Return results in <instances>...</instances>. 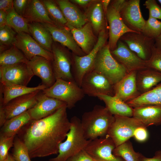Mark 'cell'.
I'll list each match as a JSON object with an SVG mask.
<instances>
[{
	"label": "cell",
	"mask_w": 161,
	"mask_h": 161,
	"mask_svg": "<svg viewBox=\"0 0 161 161\" xmlns=\"http://www.w3.org/2000/svg\"><path fill=\"white\" fill-rule=\"evenodd\" d=\"M67 109L65 106L46 117L31 120L17 135L27 146L30 159L58 153L71 126Z\"/></svg>",
	"instance_id": "6da1fadb"
},
{
	"label": "cell",
	"mask_w": 161,
	"mask_h": 161,
	"mask_svg": "<svg viewBox=\"0 0 161 161\" xmlns=\"http://www.w3.org/2000/svg\"><path fill=\"white\" fill-rule=\"evenodd\" d=\"M114 120V115L106 107L95 105L84 112L80 120L85 138L92 140L106 136Z\"/></svg>",
	"instance_id": "7a4b0ae2"
},
{
	"label": "cell",
	"mask_w": 161,
	"mask_h": 161,
	"mask_svg": "<svg viewBox=\"0 0 161 161\" xmlns=\"http://www.w3.org/2000/svg\"><path fill=\"white\" fill-rule=\"evenodd\" d=\"M71 126L65 141L59 146L58 155L49 161H66L70 157L84 150L91 140L85 138L81 120L74 116L70 120Z\"/></svg>",
	"instance_id": "3957f363"
},
{
	"label": "cell",
	"mask_w": 161,
	"mask_h": 161,
	"mask_svg": "<svg viewBox=\"0 0 161 161\" xmlns=\"http://www.w3.org/2000/svg\"><path fill=\"white\" fill-rule=\"evenodd\" d=\"M93 70L105 77L113 85L128 73L112 55L108 44L98 52Z\"/></svg>",
	"instance_id": "277c9868"
},
{
	"label": "cell",
	"mask_w": 161,
	"mask_h": 161,
	"mask_svg": "<svg viewBox=\"0 0 161 161\" xmlns=\"http://www.w3.org/2000/svg\"><path fill=\"white\" fill-rule=\"evenodd\" d=\"M107 37V32L105 29H104L99 32L97 41L89 53L83 56L74 54L72 55V73L75 82L80 87L84 76L93 69L97 55L106 45Z\"/></svg>",
	"instance_id": "5b68a950"
},
{
	"label": "cell",
	"mask_w": 161,
	"mask_h": 161,
	"mask_svg": "<svg viewBox=\"0 0 161 161\" xmlns=\"http://www.w3.org/2000/svg\"><path fill=\"white\" fill-rule=\"evenodd\" d=\"M47 95L65 103L67 108H73L85 94L75 81H67L57 79L51 87L42 90Z\"/></svg>",
	"instance_id": "8992f818"
},
{
	"label": "cell",
	"mask_w": 161,
	"mask_h": 161,
	"mask_svg": "<svg viewBox=\"0 0 161 161\" xmlns=\"http://www.w3.org/2000/svg\"><path fill=\"white\" fill-rule=\"evenodd\" d=\"M114 116V121L107 135L112 140L116 147L133 137L137 127L145 126L141 122L133 117Z\"/></svg>",
	"instance_id": "52a82bcc"
},
{
	"label": "cell",
	"mask_w": 161,
	"mask_h": 161,
	"mask_svg": "<svg viewBox=\"0 0 161 161\" xmlns=\"http://www.w3.org/2000/svg\"><path fill=\"white\" fill-rule=\"evenodd\" d=\"M80 88L85 95L97 97L101 94L114 95V85L104 76L92 70L86 74Z\"/></svg>",
	"instance_id": "ba28073f"
},
{
	"label": "cell",
	"mask_w": 161,
	"mask_h": 161,
	"mask_svg": "<svg viewBox=\"0 0 161 161\" xmlns=\"http://www.w3.org/2000/svg\"><path fill=\"white\" fill-rule=\"evenodd\" d=\"M115 147L112 140L106 135L91 140L84 150L94 161H124L113 154Z\"/></svg>",
	"instance_id": "9c48e42d"
},
{
	"label": "cell",
	"mask_w": 161,
	"mask_h": 161,
	"mask_svg": "<svg viewBox=\"0 0 161 161\" xmlns=\"http://www.w3.org/2000/svg\"><path fill=\"white\" fill-rule=\"evenodd\" d=\"M52 52L53 56L52 63L56 79L75 81L72 72V58L69 52L63 47L53 42Z\"/></svg>",
	"instance_id": "30bf717a"
},
{
	"label": "cell",
	"mask_w": 161,
	"mask_h": 161,
	"mask_svg": "<svg viewBox=\"0 0 161 161\" xmlns=\"http://www.w3.org/2000/svg\"><path fill=\"white\" fill-rule=\"evenodd\" d=\"M27 64L0 66V82L27 86L34 76Z\"/></svg>",
	"instance_id": "8fae6325"
},
{
	"label": "cell",
	"mask_w": 161,
	"mask_h": 161,
	"mask_svg": "<svg viewBox=\"0 0 161 161\" xmlns=\"http://www.w3.org/2000/svg\"><path fill=\"white\" fill-rule=\"evenodd\" d=\"M120 40L142 59L147 61L150 58L154 39L142 32H130L124 34Z\"/></svg>",
	"instance_id": "7c38bea8"
},
{
	"label": "cell",
	"mask_w": 161,
	"mask_h": 161,
	"mask_svg": "<svg viewBox=\"0 0 161 161\" xmlns=\"http://www.w3.org/2000/svg\"><path fill=\"white\" fill-rule=\"evenodd\" d=\"M12 45L21 50L29 61L37 56L43 57L51 62L53 60L52 52L43 48L27 33H17Z\"/></svg>",
	"instance_id": "4fadbf2b"
},
{
	"label": "cell",
	"mask_w": 161,
	"mask_h": 161,
	"mask_svg": "<svg viewBox=\"0 0 161 161\" xmlns=\"http://www.w3.org/2000/svg\"><path fill=\"white\" fill-rule=\"evenodd\" d=\"M114 58L122 65L128 72L147 68L146 61L139 57L127 45L119 40L116 48L111 51Z\"/></svg>",
	"instance_id": "5bb4252c"
},
{
	"label": "cell",
	"mask_w": 161,
	"mask_h": 161,
	"mask_svg": "<svg viewBox=\"0 0 161 161\" xmlns=\"http://www.w3.org/2000/svg\"><path fill=\"white\" fill-rule=\"evenodd\" d=\"M106 14L109 24L108 44L112 51L116 48L118 41L124 34L130 32H137L131 30L125 24L120 12L111 5L109 6Z\"/></svg>",
	"instance_id": "9a60e30c"
},
{
	"label": "cell",
	"mask_w": 161,
	"mask_h": 161,
	"mask_svg": "<svg viewBox=\"0 0 161 161\" xmlns=\"http://www.w3.org/2000/svg\"><path fill=\"white\" fill-rule=\"evenodd\" d=\"M37 100L36 105L27 111L31 120H37L44 118L61 107L67 106L65 103L47 95L42 90L38 93Z\"/></svg>",
	"instance_id": "2e32d148"
},
{
	"label": "cell",
	"mask_w": 161,
	"mask_h": 161,
	"mask_svg": "<svg viewBox=\"0 0 161 161\" xmlns=\"http://www.w3.org/2000/svg\"><path fill=\"white\" fill-rule=\"evenodd\" d=\"M140 3V0H127L120 13L123 22L129 28L141 32L145 20L142 16Z\"/></svg>",
	"instance_id": "e0dca14e"
},
{
	"label": "cell",
	"mask_w": 161,
	"mask_h": 161,
	"mask_svg": "<svg viewBox=\"0 0 161 161\" xmlns=\"http://www.w3.org/2000/svg\"><path fill=\"white\" fill-rule=\"evenodd\" d=\"M41 91L18 97L4 105L7 120L20 115L34 107L37 103V97Z\"/></svg>",
	"instance_id": "ac0fdd59"
},
{
	"label": "cell",
	"mask_w": 161,
	"mask_h": 161,
	"mask_svg": "<svg viewBox=\"0 0 161 161\" xmlns=\"http://www.w3.org/2000/svg\"><path fill=\"white\" fill-rule=\"evenodd\" d=\"M137 72L134 71L128 73L114 85V95L127 103L141 95L137 86Z\"/></svg>",
	"instance_id": "d6986e66"
},
{
	"label": "cell",
	"mask_w": 161,
	"mask_h": 161,
	"mask_svg": "<svg viewBox=\"0 0 161 161\" xmlns=\"http://www.w3.org/2000/svg\"><path fill=\"white\" fill-rule=\"evenodd\" d=\"M34 75L41 80V84L47 88L52 86L55 82V77L52 62L41 56H35L27 63Z\"/></svg>",
	"instance_id": "ffe728a7"
},
{
	"label": "cell",
	"mask_w": 161,
	"mask_h": 161,
	"mask_svg": "<svg viewBox=\"0 0 161 161\" xmlns=\"http://www.w3.org/2000/svg\"><path fill=\"white\" fill-rule=\"evenodd\" d=\"M42 24L49 32L53 40L67 47L75 55L79 56L86 55L78 45L69 29L50 24Z\"/></svg>",
	"instance_id": "44dd1931"
},
{
	"label": "cell",
	"mask_w": 161,
	"mask_h": 161,
	"mask_svg": "<svg viewBox=\"0 0 161 161\" xmlns=\"http://www.w3.org/2000/svg\"><path fill=\"white\" fill-rule=\"evenodd\" d=\"M55 1L67 21L66 25L79 28L87 23L88 19L86 16L71 1L67 0H57Z\"/></svg>",
	"instance_id": "7402d4cb"
},
{
	"label": "cell",
	"mask_w": 161,
	"mask_h": 161,
	"mask_svg": "<svg viewBox=\"0 0 161 161\" xmlns=\"http://www.w3.org/2000/svg\"><path fill=\"white\" fill-rule=\"evenodd\" d=\"M78 46L86 54L89 53L92 49L95 44L93 28L89 22L83 27L76 28L66 24Z\"/></svg>",
	"instance_id": "603a6c76"
},
{
	"label": "cell",
	"mask_w": 161,
	"mask_h": 161,
	"mask_svg": "<svg viewBox=\"0 0 161 161\" xmlns=\"http://www.w3.org/2000/svg\"><path fill=\"white\" fill-rule=\"evenodd\" d=\"M132 117L146 127L161 124V105H148L134 108Z\"/></svg>",
	"instance_id": "cb8c5ba5"
},
{
	"label": "cell",
	"mask_w": 161,
	"mask_h": 161,
	"mask_svg": "<svg viewBox=\"0 0 161 161\" xmlns=\"http://www.w3.org/2000/svg\"><path fill=\"white\" fill-rule=\"evenodd\" d=\"M22 16L29 22H38L56 25L51 18L41 0H29Z\"/></svg>",
	"instance_id": "d4e9b609"
},
{
	"label": "cell",
	"mask_w": 161,
	"mask_h": 161,
	"mask_svg": "<svg viewBox=\"0 0 161 161\" xmlns=\"http://www.w3.org/2000/svg\"><path fill=\"white\" fill-rule=\"evenodd\" d=\"M0 83V92L2 94L4 105L13 99L18 97L38 90H43L47 88L45 85L42 84L34 87H28L12 83Z\"/></svg>",
	"instance_id": "484cf974"
},
{
	"label": "cell",
	"mask_w": 161,
	"mask_h": 161,
	"mask_svg": "<svg viewBox=\"0 0 161 161\" xmlns=\"http://www.w3.org/2000/svg\"><path fill=\"white\" fill-rule=\"evenodd\" d=\"M161 82V73L147 68L137 71L136 82L140 94L151 90Z\"/></svg>",
	"instance_id": "4316f807"
},
{
	"label": "cell",
	"mask_w": 161,
	"mask_h": 161,
	"mask_svg": "<svg viewBox=\"0 0 161 161\" xmlns=\"http://www.w3.org/2000/svg\"><path fill=\"white\" fill-rule=\"evenodd\" d=\"M97 97L105 103L106 107L113 115L132 117L133 108L116 96L101 94Z\"/></svg>",
	"instance_id": "83f0119b"
},
{
	"label": "cell",
	"mask_w": 161,
	"mask_h": 161,
	"mask_svg": "<svg viewBox=\"0 0 161 161\" xmlns=\"http://www.w3.org/2000/svg\"><path fill=\"white\" fill-rule=\"evenodd\" d=\"M31 120L27 111L8 119L1 127L0 135L8 137L15 136Z\"/></svg>",
	"instance_id": "f1b7e54d"
},
{
	"label": "cell",
	"mask_w": 161,
	"mask_h": 161,
	"mask_svg": "<svg viewBox=\"0 0 161 161\" xmlns=\"http://www.w3.org/2000/svg\"><path fill=\"white\" fill-rule=\"evenodd\" d=\"M28 28L30 34L43 48L52 52L53 39L49 30L42 24L29 22Z\"/></svg>",
	"instance_id": "f546056e"
},
{
	"label": "cell",
	"mask_w": 161,
	"mask_h": 161,
	"mask_svg": "<svg viewBox=\"0 0 161 161\" xmlns=\"http://www.w3.org/2000/svg\"><path fill=\"white\" fill-rule=\"evenodd\" d=\"M126 103L133 108L148 105H161V83Z\"/></svg>",
	"instance_id": "4dcf8cb0"
},
{
	"label": "cell",
	"mask_w": 161,
	"mask_h": 161,
	"mask_svg": "<svg viewBox=\"0 0 161 161\" xmlns=\"http://www.w3.org/2000/svg\"><path fill=\"white\" fill-rule=\"evenodd\" d=\"M29 61L22 52L13 45L0 53V66L27 64Z\"/></svg>",
	"instance_id": "1f68e13d"
},
{
	"label": "cell",
	"mask_w": 161,
	"mask_h": 161,
	"mask_svg": "<svg viewBox=\"0 0 161 161\" xmlns=\"http://www.w3.org/2000/svg\"><path fill=\"white\" fill-rule=\"evenodd\" d=\"M104 11L101 3L97 2L92 6L88 15L93 30L97 33L105 29Z\"/></svg>",
	"instance_id": "d6a6232c"
},
{
	"label": "cell",
	"mask_w": 161,
	"mask_h": 161,
	"mask_svg": "<svg viewBox=\"0 0 161 161\" xmlns=\"http://www.w3.org/2000/svg\"><path fill=\"white\" fill-rule=\"evenodd\" d=\"M29 23L25 18L18 14L14 8L7 14V25L13 29L17 33L24 32L30 35Z\"/></svg>",
	"instance_id": "836d02e7"
},
{
	"label": "cell",
	"mask_w": 161,
	"mask_h": 161,
	"mask_svg": "<svg viewBox=\"0 0 161 161\" xmlns=\"http://www.w3.org/2000/svg\"><path fill=\"white\" fill-rule=\"evenodd\" d=\"M129 140L116 147L113 151V154L124 161H139L141 154L134 151Z\"/></svg>",
	"instance_id": "e575fe53"
},
{
	"label": "cell",
	"mask_w": 161,
	"mask_h": 161,
	"mask_svg": "<svg viewBox=\"0 0 161 161\" xmlns=\"http://www.w3.org/2000/svg\"><path fill=\"white\" fill-rule=\"evenodd\" d=\"M41 1L45 7L49 17L57 26L61 27L66 26L67 21L55 1L41 0Z\"/></svg>",
	"instance_id": "d590c367"
},
{
	"label": "cell",
	"mask_w": 161,
	"mask_h": 161,
	"mask_svg": "<svg viewBox=\"0 0 161 161\" xmlns=\"http://www.w3.org/2000/svg\"><path fill=\"white\" fill-rule=\"evenodd\" d=\"M12 156L16 161H31L27 146L17 135L14 141Z\"/></svg>",
	"instance_id": "8d00e7d4"
},
{
	"label": "cell",
	"mask_w": 161,
	"mask_h": 161,
	"mask_svg": "<svg viewBox=\"0 0 161 161\" xmlns=\"http://www.w3.org/2000/svg\"><path fill=\"white\" fill-rule=\"evenodd\" d=\"M141 32L154 40L161 34V21L149 16Z\"/></svg>",
	"instance_id": "74e56055"
},
{
	"label": "cell",
	"mask_w": 161,
	"mask_h": 161,
	"mask_svg": "<svg viewBox=\"0 0 161 161\" xmlns=\"http://www.w3.org/2000/svg\"><path fill=\"white\" fill-rule=\"evenodd\" d=\"M16 33L7 25L0 27V52L8 49L7 47L12 45Z\"/></svg>",
	"instance_id": "f35d334b"
},
{
	"label": "cell",
	"mask_w": 161,
	"mask_h": 161,
	"mask_svg": "<svg viewBox=\"0 0 161 161\" xmlns=\"http://www.w3.org/2000/svg\"><path fill=\"white\" fill-rule=\"evenodd\" d=\"M147 68L161 73V49L154 45L151 57L146 61Z\"/></svg>",
	"instance_id": "ab89813d"
},
{
	"label": "cell",
	"mask_w": 161,
	"mask_h": 161,
	"mask_svg": "<svg viewBox=\"0 0 161 161\" xmlns=\"http://www.w3.org/2000/svg\"><path fill=\"white\" fill-rule=\"evenodd\" d=\"M15 136L8 137L0 135V161H3L5 159L9 150L13 146Z\"/></svg>",
	"instance_id": "60d3db41"
},
{
	"label": "cell",
	"mask_w": 161,
	"mask_h": 161,
	"mask_svg": "<svg viewBox=\"0 0 161 161\" xmlns=\"http://www.w3.org/2000/svg\"><path fill=\"white\" fill-rule=\"evenodd\" d=\"M144 5L149 12V16L161 19V7L155 0H147Z\"/></svg>",
	"instance_id": "b9f144b4"
},
{
	"label": "cell",
	"mask_w": 161,
	"mask_h": 161,
	"mask_svg": "<svg viewBox=\"0 0 161 161\" xmlns=\"http://www.w3.org/2000/svg\"><path fill=\"white\" fill-rule=\"evenodd\" d=\"M146 127L145 126H140L136 129L133 137L136 140L141 142L147 140L148 137V133Z\"/></svg>",
	"instance_id": "7bdbcfd3"
},
{
	"label": "cell",
	"mask_w": 161,
	"mask_h": 161,
	"mask_svg": "<svg viewBox=\"0 0 161 161\" xmlns=\"http://www.w3.org/2000/svg\"><path fill=\"white\" fill-rule=\"evenodd\" d=\"M29 0H13V8L19 15L22 16L28 5Z\"/></svg>",
	"instance_id": "ee69618b"
},
{
	"label": "cell",
	"mask_w": 161,
	"mask_h": 161,
	"mask_svg": "<svg viewBox=\"0 0 161 161\" xmlns=\"http://www.w3.org/2000/svg\"><path fill=\"white\" fill-rule=\"evenodd\" d=\"M66 161H94L84 150H83L70 157Z\"/></svg>",
	"instance_id": "f6af8a7d"
},
{
	"label": "cell",
	"mask_w": 161,
	"mask_h": 161,
	"mask_svg": "<svg viewBox=\"0 0 161 161\" xmlns=\"http://www.w3.org/2000/svg\"><path fill=\"white\" fill-rule=\"evenodd\" d=\"M13 9V0H0V10L7 14Z\"/></svg>",
	"instance_id": "bcb514c9"
},
{
	"label": "cell",
	"mask_w": 161,
	"mask_h": 161,
	"mask_svg": "<svg viewBox=\"0 0 161 161\" xmlns=\"http://www.w3.org/2000/svg\"><path fill=\"white\" fill-rule=\"evenodd\" d=\"M2 95L0 92V126L1 127L7 120L4 108Z\"/></svg>",
	"instance_id": "7dc6e473"
},
{
	"label": "cell",
	"mask_w": 161,
	"mask_h": 161,
	"mask_svg": "<svg viewBox=\"0 0 161 161\" xmlns=\"http://www.w3.org/2000/svg\"><path fill=\"white\" fill-rule=\"evenodd\" d=\"M139 161H161V150L157 151L151 158L146 157L141 154Z\"/></svg>",
	"instance_id": "c3c4849f"
},
{
	"label": "cell",
	"mask_w": 161,
	"mask_h": 161,
	"mask_svg": "<svg viewBox=\"0 0 161 161\" xmlns=\"http://www.w3.org/2000/svg\"><path fill=\"white\" fill-rule=\"evenodd\" d=\"M127 0H116L113 1L111 5L117 10L120 12L125 5Z\"/></svg>",
	"instance_id": "681fc988"
},
{
	"label": "cell",
	"mask_w": 161,
	"mask_h": 161,
	"mask_svg": "<svg viewBox=\"0 0 161 161\" xmlns=\"http://www.w3.org/2000/svg\"><path fill=\"white\" fill-rule=\"evenodd\" d=\"M7 14L6 12L0 10V27L7 25Z\"/></svg>",
	"instance_id": "f907efd6"
},
{
	"label": "cell",
	"mask_w": 161,
	"mask_h": 161,
	"mask_svg": "<svg viewBox=\"0 0 161 161\" xmlns=\"http://www.w3.org/2000/svg\"><path fill=\"white\" fill-rule=\"evenodd\" d=\"M92 1L90 0H73L70 1L81 6H85L87 5Z\"/></svg>",
	"instance_id": "816d5d0a"
},
{
	"label": "cell",
	"mask_w": 161,
	"mask_h": 161,
	"mask_svg": "<svg viewBox=\"0 0 161 161\" xmlns=\"http://www.w3.org/2000/svg\"><path fill=\"white\" fill-rule=\"evenodd\" d=\"M110 2L111 0H103L101 1L105 13L107 12Z\"/></svg>",
	"instance_id": "f5cc1de1"
},
{
	"label": "cell",
	"mask_w": 161,
	"mask_h": 161,
	"mask_svg": "<svg viewBox=\"0 0 161 161\" xmlns=\"http://www.w3.org/2000/svg\"><path fill=\"white\" fill-rule=\"evenodd\" d=\"M154 45L161 49V34L154 39Z\"/></svg>",
	"instance_id": "db71d44e"
},
{
	"label": "cell",
	"mask_w": 161,
	"mask_h": 161,
	"mask_svg": "<svg viewBox=\"0 0 161 161\" xmlns=\"http://www.w3.org/2000/svg\"><path fill=\"white\" fill-rule=\"evenodd\" d=\"M3 161H16L13 157L12 155L9 154Z\"/></svg>",
	"instance_id": "11a10c76"
},
{
	"label": "cell",
	"mask_w": 161,
	"mask_h": 161,
	"mask_svg": "<svg viewBox=\"0 0 161 161\" xmlns=\"http://www.w3.org/2000/svg\"><path fill=\"white\" fill-rule=\"evenodd\" d=\"M157 1L161 4V0H157Z\"/></svg>",
	"instance_id": "9f6ffc18"
}]
</instances>
